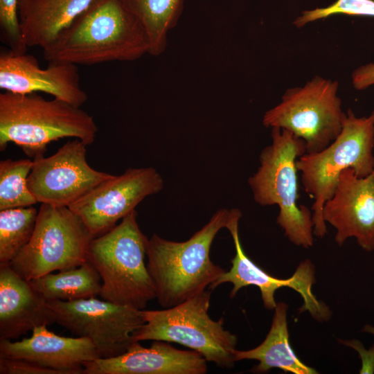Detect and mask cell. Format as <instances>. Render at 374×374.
I'll return each instance as SVG.
<instances>
[{
	"label": "cell",
	"instance_id": "cell-25",
	"mask_svg": "<svg viewBox=\"0 0 374 374\" xmlns=\"http://www.w3.org/2000/svg\"><path fill=\"white\" fill-rule=\"evenodd\" d=\"M335 15L374 17V0H337L327 7L303 11L293 24L301 28L308 23Z\"/></svg>",
	"mask_w": 374,
	"mask_h": 374
},
{
	"label": "cell",
	"instance_id": "cell-12",
	"mask_svg": "<svg viewBox=\"0 0 374 374\" xmlns=\"http://www.w3.org/2000/svg\"><path fill=\"white\" fill-rule=\"evenodd\" d=\"M87 145L75 139L49 157L43 155L33 159L27 184L38 203L69 207L112 177L89 166Z\"/></svg>",
	"mask_w": 374,
	"mask_h": 374
},
{
	"label": "cell",
	"instance_id": "cell-6",
	"mask_svg": "<svg viewBox=\"0 0 374 374\" xmlns=\"http://www.w3.org/2000/svg\"><path fill=\"white\" fill-rule=\"evenodd\" d=\"M132 211L119 224L91 241L88 262L102 280V299L144 310L156 299L155 287L145 263L148 239Z\"/></svg>",
	"mask_w": 374,
	"mask_h": 374
},
{
	"label": "cell",
	"instance_id": "cell-18",
	"mask_svg": "<svg viewBox=\"0 0 374 374\" xmlns=\"http://www.w3.org/2000/svg\"><path fill=\"white\" fill-rule=\"evenodd\" d=\"M56 323L48 302L9 263H0V340L17 339Z\"/></svg>",
	"mask_w": 374,
	"mask_h": 374
},
{
	"label": "cell",
	"instance_id": "cell-20",
	"mask_svg": "<svg viewBox=\"0 0 374 374\" xmlns=\"http://www.w3.org/2000/svg\"><path fill=\"white\" fill-rule=\"evenodd\" d=\"M287 308L285 303H277L270 329L264 341L250 350L235 349L233 356L235 362L244 359L258 361V364L251 370L255 373H265L274 368L294 374L317 373L315 369L300 360L290 344Z\"/></svg>",
	"mask_w": 374,
	"mask_h": 374
},
{
	"label": "cell",
	"instance_id": "cell-7",
	"mask_svg": "<svg viewBox=\"0 0 374 374\" xmlns=\"http://www.w3.org/2000/svg\"><path fill=\"white\" fill-rule=\"evenodd\" d=\"M211 292L204 290L175 306L160 310H142L145 323L133 333L134 341L161 340L186 346L207 362L232 368L237 337L224 328L221 318L209 314Z\"/></svg>",
	"mask_w": 374,
	"mask_h": 374
},
{
	"label": "cell",
	"instance_id": "cell-14",
	"mask_svg": "<svg viewBox=\"0 0 374 374\" xmlns=\"http://www.w3.org/2000/svg\"><path fill=\"white\" fill-rule=\"evenodd\" d=\"M323 217L335 229L338 246L354 238L363 250L373 251L374 170L365 177H358L350 168L344 170L323 205Z\"/></svg>",
	"mask_w": 374,
	"mask_h": 374
},
{
	"label": "cell",
	"instance_id": "cell-15",
	"mask_svg": "<svg viewBox=\"0 0 374 374\" xmlns=\"http://www.w3.org/2000/svg\"><path fill=\"white\" fill-rule=\"evenodd\" d=\"M0 88L19 94L43 92L77 107L88 99L80 84L78 65L49 62L41 69L37 59L26 53H1Z\"/></svg>",
	"mask_w": 374,
	"mask_h": 374
},
{
	"label": "cell",
	"instance_id": "cell-27",
	"mask_svg": "<svg viewBox=\"0 0 374 374\" xmlns=\"http://www.w3.org/2000/svg\"><path fill=\"white\" fill-rule=\"evenodd\" d=\"M0 374H60V373L26 359L0 357Z\"/></svg>",
	"mask_w": 374,
	"mask_h": 374
},
{
	"label": "cell",
	"instance_id": "cell-8",
	"mask_svg": "<svg viewBox=\"0 0 374 374\" xmlns=\"http://www.w3.org/2000/svg\"><path fill=\"white\" fill-rule=\"evenodd\" d=\"M93 238L83 221L68 206L41 204L31 238L9 265L28 281L75 268L88 261Z\"/></svg>",
	"mask_w": 374,
	"mask_h": 374
},
{
	"label": "cell",
	"instance_id": "cell-29",
	"mask_svg": "<svg viewBox=\"0 0 374 374\" xmlns=\"http://www.w3.org/2000/svg\"><path fill=\"white\" fill-rule=\"evenodd\" d=\"M362 331L364 332L369 333L374 335V326L368 325V324L365 325L363 327Z\"/></svg>",
	"mask_w": 374,
	"mask_h": 374
},
{
	"label": "cell",
	"instance_id": "cell-23",
	"mask_svg": "<svg viewBox=\"0 0 374 374\" xmlns=\"http://www.w3.org/2000/svg\"><path fill=\"white\" fill-rule=\"evenodd\" d=\"M37 214L32 206L0 211V263H10L28 242Z\"/></svg>",
	"mask_w": 374,
	"mask_h": 374
},
{
	"label": "cell",
	"instance_id": "cell-2",
	"mask_svg": "<svg viewBox=\"0 0 374 374\" xmlns=\"http://www.w3.org/2000/svg\"><path fill=\"white\" fill-rule=\"evenodd\" d=\"M229 217V210H218L184 242L168 240L155 233L148 239L146 265L161 307L169 308L195 296L224 273L211 260L210 250Z\"/></svg>",
	"mask_w": 374,
	"mask_h": 374
},
{
	"label": "cell",
	"instance_id": "cell-5",
	"mask_svg": "<svg viewBox=\"0 0 374 374\" xmlns=\"http://www.w3.org/2000/svg\"><path fill=\"white\" fill-rule=\"evenodd\" d=\"M373 149L374 110L368 116L357 117L348 109L335 139L323 150L305 153L296 160L303 189L314 200L315 236L321 238L328 232L323 208L332 195L340 174L350 168L360 177L371 175L374 170Z\"/></svg>",
	"mask_w": 374,
	"mask_h": 374
},
{
	"label": "cell",
	"instance_id": "cell-13",
	"mask_svg": "<svg viewBox=\"0 0 374 374\" xmlns=\"http://www.w3.org/2000/svg\"><path fill=\"white\" fill-rule=\"evenodd\" d=\"M163 188V180L152 167L129 168L112 175L71 204L93 238L115 226L146 197Z\"/></svg>",
	"mask_w": 374,
	"mask_h": 374
},
{
	"label": "cell",
	"instance_id": "cell-9",
	"mask_svg": "<svg viewBox=\"0 0 374 374\" xmlns=\"http://www.w3.org/2000/svg\"><path fill=\"white\" fill-rule=\"evenodd\" d=\"M338 82L317 75L303 87L287 89L281 101L267 111L266 127L287 130L305 143L306 152H317L340 133L346 113L337 95Z\"/></svg>",
	"mask_w": 374,
	"mask_h": 374
},
{
	"label": "cell",
	"instance_id": "cell-26",
	"mask_svg": "<svg viewBox=\"0 0 374 374\" xmlns=\"http://www.w3.org/2000/svg\"><path fill=\"white\" fill-rule=\"evenodd\" d=\"M19 0H0V28L3 42L9 51L17 54L26 53V45L19 21Z\"/></svg>",
	"mask_w": 374,
	"mask_h": 374
},
{
	"label": "cell",
	"instance_id": "cell-17",
	"mask_svg": "<svg viewBox=\"0 0 374 374\" xmlns=\"http://www.w3.org/2000/svg\"><path fill=\"white\" fill-rule=\"evenodd\" d=\"M0 357L26 359L60 374H82L85 363L100 358L89 339L62 337L46 326L34 328L30 337L20 341L1 339Z\"/></svg>",
	"mask_w": 374,
	"mask_h": 374
},
{
	"label": "cell",
	"instance_id": "cell-4",
	"mask_svg": "<svg viewBox=\"0 0 374 374\" xmlns=\"http://www.w3.org/2000/svg\"><path fill=\"white\" fill-rule=\"evenodd\" d=\"M271 143L263 148L258 170L249 178L253 200L259 205H277V224L294 244L308 249L314 244L312 212L298 204L296 160L306 152L305 143L290 131L272 127Z\"/></svg>",
	"mask_w": 374,
	"mask_h": 374
},
{
	"label": "cell",
	"instance_id": "cell-28",
	"mask_svg": "<svg viewBox=\"0 0 374 374\" xmlns=\"http://www.w3.org/2000/svg\"><path fill=\"white\" fill-rule=\"evenodd\" d=\"M353 87L363 90L374 84V63L364 64L355 69L352 74Z\"/></svg>",
	"mask_w": 374,
	"mask_h": 374
},
{
	"label": "cell",
	"instance_id": "cell-24",
	"mask_svg": "<svg viewBox=\"0 0 374 374\" xmlns=\"http://www.w3.org/2000/svg\"><path fill=\"white\" fill-rule=\"evenodd\" d=\"M33 159H7L0 161V211L38 203L28 187Z\"/></svg>",
	"mask_w": 374,
	"mask_h": 374
},
{
	"label": "cell",
	"instance_id": "cell-10",
	"mask_svg": "<svg viewBox=\"0 0 374 374\" xmlns=\"http://www.w3.org/2000/svg\"><path fill=\"white\" fill-rule=\"evenodd\" d=\"M56 323L77 337L89 339L100 358L125 353L133 333L145 323L142 311L96 297L73 301H48Z\"/></svg>",
	"mask_w": 374,
	"mask_h": 374
},
{
	"label": "cell",
	"instance_id": "cell-22",
	"mask_svg": "<svg viewBox=\"0 0 374 374\" xmlns=\"http://www.w3.org/2000/svg\"><path fill=\"white\" fill-rule=\"evenodd\" d=\"M147 35L149 54L158 56L167 46L168 32L177 24L184 0H121Z\"/></svg>",
	"mask_w": 374,
	"mask_h": 374
},
{
	"label": "cell",
	"instance_id": "cell-16",
	"mask_svg": "<svg viewBox=\"0 0 374 374\" xmlns=\"http://www.w3.org/2000/svg\"><path fill=\"white\" fill-rule=\"evenodd\" d=\"M134 341L121 355L98 358L84 364L82 374H205L206 359L199 353L180 350L153 340L145 348Z\"/></svg>",
	"mask_w": 374,
	"mask_h": 374
},
{
	"label": "cell",
	"instance_id": "cell-21",
	"mask_svg": "<svg viewBox=\"0 0 374 374\" xmlns=\"http://www.w3.org/2000/svg\"><path fill=\"white\" fill-rule=\"evenodd\" d=\"M48 302L73 301L100 296L101 278L96 268L86 262L75 268L45 274L29 281Z\"/></svg>",
	"mask_w": 374,
	"mask_h": 374
},
{
	"label": "cell",
	"instance_id": "cell-11",
	"mask_svg": "<svg viewBox=\"0 0 374 374\" xmlns=\"http://www.w3.org/2000/svg\"><path fill=\"white\" fill-rule=\"evenodd\" d=\"M242 213L238 208L229 210V217L226 227L232 236L235 254L231 259V267L209 288L213 290L222 283H231L233 287L230 298H233L242 288L254 285L261 294L265 308L269 310L275 309L277 303L274 294L277 290L287 287L297 292L303 299V304L299 309V313L308 312L317 321L330 319L331 311L322 301L313 294L312 287L316 282L315 267L310 260L301 261L294 274L288 278L274 277L255 264L244 253L240 242L238 224Z\"/></svg>",
	"mask_w": 374,
	"mask_h": 374
},
{
	"label": "cell",
	"instance_id": "cell-3",
	"mask_svg": "<svg viewBox=\"0 0 374 374\" xmlns=\"http://www.w3.org/2000/svg\"><path fill=\"white\" fill-rule=\"evenodd\" d=\"M98 131L93 117L80 107L55 98L46 100L37 93H0L1 151L12 142L34 159L60 139L73 137L91 145Z\"/></svg>",
	"mask_w": 374,
	"mask_h": 374
},
{
	"label": "cell",
	"instance_id": "cell-1",
	"mask_svg": "<svg viewBox=\"0 0 374 374\" xmlns=\"http://www.w3.org/2000/svg\"><path fill=\"white\" fill-rule=\"evenodd\" d=\"M145 30L121 0H94L43 49L48 62L94 65L149 54Z\"/></svg>",
	"mask_w": 374,
	"mask_h": 374
},
{
	"label": "cell",
	"instance_id": "cell-19",
	"mask_svg": "<svg viewBox=\"0 0 374 374\" xmlns=\"http://www.w3.org/2000/svg\"><path fill=\"white\" fill-rule=\"evenodd\" d=\"M94 0H19L18 15L27 47L42 49Z\"/></svg>",
	"mask_w": 374,
	"mask_h": 374
}]
</instances>
